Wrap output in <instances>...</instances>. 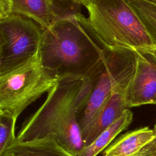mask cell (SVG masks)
I'll return each instance as SVG.
<instances>
[{"mask_svg":"<svg viewBox=\"0 0 156 156\" xmlns=\"http://www.w3.org/2000/svg\"><path fill=\"white\" fill-rule=\"evenodd\" d=\"M88 77L59 79L42 105L21 125L18 141L52 134L64 148L78 155L85 147L77 115L83 109L91 90Z\"/></svg>","mask_w":156,"mask_h":156,"instance_id":"6da1fadb","label":"cell"},{"mask_svg":"<svg viewBox=\"0 0 156 156\" xmlns=\"http://www.w3.org/2000/svg\"><path fill=\"white\" fill-rule=\"evenodd\" d=\"M106 49L80 12L66 15L44 29L39 58L57 79L87 77Z\"/></svg>","mask_w":156,"mask_h":156,"instance_id":"7a4b0ae2","label":"cell"},{"mask_svg":"<svg viewBox=\"0 0 156 156\" xmlns=\"http://www.w3.org/2000/svg\"><path fill=\"white\" fill-rule=\"evenodd\" d=\"M88 23L106 49H156L140 19L126 0H85Z\"/></svg>","mask_w":156,"mask_h":156,"instance_id":"3957f363","label":"cell"},{"mask_svg":"<svg viewBox=\"0 0 156 156\" xmlns=\"http://www.w3.org/2000/svg\"><path fill=\"white\" fill-rule=\"evenodd\" d=\"M136 63V51L105 50L101 62L87 77L91 82V90L83 109L77 115L82 134L96 118L114 90L129 84Z\"/></svg>","mask_w":156,"mask_h":156,"instance_id":"277c9868","label":"cell"},{"mask_svg":"<svg viewBox=\"0 0 156 156\" xmlns=\"http://www.w3.org/2000/svg\"><path fill=\"white\" fill-rule=\"evenodd\" d=\"M58 79L41 65L39 55L31 61L0 77V114L19 115L44 93H48Z\"/></svg>","mask_w":156,"mask_h":156,"instance_id":"5b68a950","label":"cell"},{"mask_svg":"<svg viewBox=\"0 0 156 156\" xmlns=\"http://www.w3.org/2000/svg\"><path fill=\"white\" fill-rule=\"evenodd\" d=\"M44 30L33 20L20 15L0 20V77L39 55Z\"/></svg>","mask_w":156,"mask_h":156,"instance_id":"8992f818","label":"cell"},{"mask_svg":"<svg viewBox=\"0 0 156 156\" xmlns=\"http://www.w3.org/2000/svg\"><path fill=\"white\" fill-rule=\"evenodd\" d=\"M133 76L127 87V107L156 104V57L149 50H137Z\"/></svg>","mask_w":156,"mask_h":156,"instance_id":"52a82bcc","label":"cell"},{"mask_svg":"<svg viewBox=\"0 0 156 156\" xmlns=\"http://www.w3.org/2000/svg\"><path fill=\"white\" fill-rule=\"evenodd\" d=\"M12 14L30 18L44 29L63 17L79 12L78 6L71 0H10Z\"/></svg>","mask_w":156,"mask_h":156,"instance_id":"ba28073f","label":"cell"},{"mask_svg":"<svg viewBox=\"0 0 156 156\" xmlns=\"http://www.w3.org/2000/svg\"><path fill=\"white\" fill-rule=\"evenodd\" d=\"M156 151V133L148 127L127 132L115 139L102 156H149Z\"/></svg>","mask_w":156,"mask_h":156,"instance_id":"9c48e42d","label":"cell"},{"mask_svg":"<svg viewBox=\"0 0 156 156\" xmlns=\"http://www.w3.org/2000/svg\"><path fill=\"white\" fill-rule=\"evenodd\" d=\"M128 85L120 86L114 90L96 118L82 132L85 147L90 144L101 132L114 123L129 108L126 100Z\"/></svg>","mask_w":156,"mask_h":156,"instance_id":"30bf717a","label":"cell"},{"mask_svg":"<svg viewBox=\"0 0 156 156\" xmlns=\"http://www.w3.org/2000/svg\"><path fill=\"white\" fill-rule=\"evenodd\" d=\"M0 156H77L56 140L52 134L27 141H15Z\"/></svg>","mask_w":156,"mask_h":156,"instance_id":"8fae6325","label":"cell"},{"mask_svg":"<svg viewBox=\"0 0 156 156\" xmlns=\"http://www.w3.org/2000/svg\"><path fill=\"white\" fill-rule=\"evenodd\" d=\"M133 113L127 108L114 123L101 132L89 145L84 147L77 156H97L104 151L122 131L130 124Z\"/></svg>","mask_w":156,"mask_h":156,"instance_id":"7c38bea8","label":"cell"},{"mask_svg":"<svg viewBox=\"0 0 156 156\" xmlns=\"http://www.w3.org/2000/svg\"><path fill=\"white\" fill-rule=\"evenodd\" d=\"M136 13L156 45V1L126 0Z\"/></svg>","mask_w":156,"mask_h":156,"instance_id":"4fadbf2b","label":"cell"},{"mask_svg":"<svg viewBox=\"0 0 156 156\" xmlns=\"http://www.w3.org/2000/svg\"><path fill=\"white\" fill-rule=\"evenodd\" d=\"M16 121L10 115L0 114V154L4 152L16 140Z\"/></svg>","mask_w":156,"mask_h":156,"instance_id":"5bb4252c","label":"cell"},{"mask_svg":"<svg viewBox=\"0 0 156 156\" xmlns=\"http://www.w3.org/2000/svg\"><path fill=\"white\" fill-rule=\"evenodd\" d=\"M11 15L10 0H0V20Z\"/></svg>","mask_w":156,"mask_h":156,"instance_id":"9a60e30c","label":"cell"},{"mask_svg":"<svg viewBox=\"0 0 156 156\" xmlns=\"http://www.w3.org/2000/svg\"><path fill=\"white\" fill-rule=\"evenodd\" d=\"M73 2H74L76 4H79V5H82V3L85 1V0H71Z\"/></svg>","mask_w":156,"mask_h":156,"instance_id":"2e32d148","label":"cell"},{"mask_svg":"<svg viewBox=\"0 0 156 156\" xmlns=\"http://www.w3.org/2000/svg\"><path fill=\"white\" fill-rule=\"evenodd\" d=\"M153 55H154L156 57V49H150L149 50Z\"/></svg>","mask_w":156,"mask_h":156,"instance_id":"e0dca14e","label":"cell"},{"mask_svg":"<svg viewBox=\"0 0 156 156\" xmlns=\"http://www.w3.org/2000/svg\"><path fill=\"white\" fill-rule=\"evenodd\" d=\"M149 156H156V151L154 152L152 154H151V155H149Z\"/></svg>","mask_w":156,"mask_h":156,"instance_id":"ac0fdd59","label":"cell"},{"mask_svg":"<svg viewBox=\"0 0 156 156\" xmlns=\"http://www.w3.org/2000/svg\"><path fill=\"white\" fill-rule=\"evenodd\" d=\"M154 130H155V133H156V123H155V127H154Z\"/></svg>","mask_w":156,"mask_h":156,"instance_id":"d6986e66","label":"cell"},{"mask_svg":"<svg viewBox=\"0 0 156 156\" xmlns=\"http://www.w3.org/2000/svg\"><path fill=\"white\" fill-rule=\"evenodd\" d=\"M154 1H156V0H154Z\"/></svg>","mask_w":156,"mask_h":156,"instance_id":"ffe728a7","label":"cell"}]
</instances>
